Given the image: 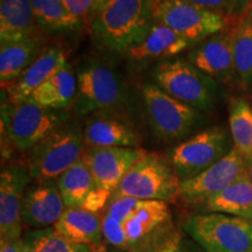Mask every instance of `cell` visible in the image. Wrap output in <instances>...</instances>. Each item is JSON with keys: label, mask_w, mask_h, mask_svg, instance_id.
Returning a JSON list of instances; mask_svg holds the SVG:
<instances>
[{"label": "cell", "mask_w": 252, "mask_h": 252, "mask_svg": "<svg viewBox=\"0 0 252 252\" xmlns=\"http://www.w3.org/2000/svg\"><path fill=\"white\" fill-rule=\"evenodd\" d=\"M149 0H111L90 25L100 48L125 54L139 43L152 26Z\"/></svg>", "instance_id": "1"}, {"label": "cell", "mask_w": 252, "mask_h": 252, "mask_svg": "<svg viewBox=\"0 0 252 252\" xmlns=\"http://www.w3.org/2000/svg\"><path fill=\"white\" fill-rule=\"evenodd\" d=\"M69 118L68 110L45 108L30 100L19 104L2 100L1 135L15 150L28 152L50 133L69 123Z\"/></svg>", "instance_id": "2"}, {"label": "cell", "mask_w": 252, "mask_h": 252, "mask_svg": "<svg viewBox=\"0 0 252 252\" xmlns=\"http://www.w3.org/2000/svg\"><path fill=\"white\" fill-rule=\"evenodd\" d=\"M152 78L173 98L201 112L212 110L220 97L219 83L186 59L160 61L153 69Z\"/></svg>", "instance_id": "3"}, {"label": "cell", "mask_w": 252, "mask_h": 252, "mask_svg": "<svg viewBox=\"0 0 252 252\" xmlns=\"http://www.w3.org/2000/svg\"><path fill=\"white\" fill-rule=\"evenodd\" d=\"M180 180L171 159L144 151L126 173L111 197L131 196L139 200L172 202L179 196Z\"/></svg>", "instance_id": "4"}, {"label": "cell", "mask_w": 252, "mask_h": 252, "mask_svg": "<svg viewBox=\"0 0 252 252\" xmlns=\"http://www.w3.org/2000/svg\"><path fill=\"white\" fill-rule=\"evenodd\" d=\"M84 151L83 128L67 123L28 151V173L36 182L52 181L80 161Z\"/></svg>", "instance_id": "5"}, {"label": "cell", "mask_w": 252, "mask_h": 252, "mask_svg": "<svg viewBox=\"0 0 252 252\" xmlns=\"http://www.w3.org/2000/svg\"><path fill=\"white\" fill-rule=\"evenodd\" d=\"M77 94L74 111L89 116L98 111H121L127 103V91L119 72L105 63L89 61L76 71Z\"/></svg>", "instance_id": "6"}, {"label": "cell", "mask_w": 252, "mask_h": 252, "mask_svg": "<svg viewBox=\"0 0 252 252\" xmlns=\"http://www.w3.org/2000/svg\"><path fill=\"white\" fill-rule=\"evenodd\" d=\"M182 228L206 252H252V220L202 213L189 215Z\"/></svg>", "instance_id": "7"}, {"label": "cell", "mask_w": 252, "mask_h": 252, "mask_svg": "<svg viewBox=\"0 0 252 252\" xmlns=\"http://www.w3.org/2000/svg\"><path fill=\"white\" fill-rule=\"evenodd\" d=\"M141 98L151 130L166 143L185 139L203 121L201 111L173 98L154 83L144 84Z\"/></svg>", "instance_id": "8"}, {"label": "cell", "mask_w": 252, "mask_h": 252, "mask_svg": "<svg viewBox=\"0 0 252 252\" xmlns=\"http://www.w3.org/2000/svg\"><path fill=\"white\" fill-rule=\"evenodd\" d=\"M152 21L165 25L191 46L229 27L225 15L197 6L188 0H156L151 2Z\"/></svg>", "instance_id": "9"}, {"label": "cell", "mask_w": 252, "mask_h": 252, "mask_svg": "<svg viewBox=\"0 0 252 252\" xmlns=\"http://www.w3.org/2000/svg\"><path fill=\"white\" fill-rule=\"evenodd\" d=\"M234 149L232 138L220 126L206 128L182 141L172 151L171 158L179 180L194 178L215 165Z\"/></svg>", "instance_id": "10"}, {"label": "cell", "mask_w": 252, "mask_h": 252, "mask_svg": "<svg viewBox=\"0 0 252 252\" xmlns=\"http://www.w3.org/2000/svg\"><path fill=\"white\" fill-rule=\"evenodd\" d=\"M247 159L239 151L232 149L230 153L215 165L188 180L180 181L179 196L193 206H202L209 198L245 175Z\"/></svg>", "instance_id": "11"}, {"label": "cell", "mask_w": 252, "mask_h": 252, "mask_svg": "<svg viewBox=\"0 0 252 252\" xmlns=\"http://www.w3.org/2000/svg\"><path fill=\"white\" fill-rule=\"evenodd\" d=\"M32 180L27 166L13 162L0 174V232L1 239H19L23 232V202Z\"/></svg>", "instance_id": "12"}, {"label": "cell", "mask_w": 252, "mask_h": 252, "mask_svg": "<svg viewBox=\"0 0 252 252\" xmlns=\"http://www.w3.org/2000/svg\"><path fill=\"white\" fill-rule=\"evenodd\" d=\"M187 61L216 82L237 84L232 52L231 23L226 30L191 47L187 53Z\"/></svg>", "instance_id": "13"}, {"label": "cell", "mask_w": 252, "mask_h": 252, "mask_svg": "<svg viewBox=\"0 0 252 252\" xmlns=\"http://www.w3.org/2000/svg\"><path fill=\"white\" fill-rule=\"evenodd\" d=\"M86 147L139 149L141 138L134 125L121 111H98L84 122Z\"/></svg>", "instance_id": "14"}, {"label": "cell", "mask_w": 252, "mask_h": 252, "mask_svg": "<svg viewBox=\"0 0 252 252\" xmlns=\"http://www.w3.org/2000/svg\"><path fill=\"white\" fill-rule=\"evenodd\" d=\"M144 150L132 147H86L83 160L96 187L113 194Z\"/></svg>", "instance_id": "15"}, {"label": "cell", "mask_w": 252, "mask_h": 252, "mask_svg": "<svg viewBox=\"0 0 252 252\" xmlns=\"http://www.w3.org/2000/svg\"><path fill=\"white\" fill-rule=\"evenodd\" d=\"M58 186L52 181L37 182L27 188L24 196L21 219L32 229H45L54 224L65 210Z\"/></svg>", "instance_id": "16"}, {"label": "cell", "mask_w": 252, "mask_h": 252, "mask_svg": "<svg viewBox=\"0 0 252 252\" xmlns=\"http://www.w3.org/2000/svg\"><path fill=\"white\" fill-rule=\"evenodd\" d=\"M67 56L60 46L46 47L42 54L13 83L2 89L6 102L24 103L41 84L56 74L67 63Z\"/></svg>", "instance_id": "17"}, {"label": "cell", "mask_w": 252, "mask_h": 252, "mask_svg": "<svg viewBox=\"0 0 252 252\" xmlns=\"http://www.w3.org/2000/svg\"><path fill=\"white\" fill-rule=\"evenodd\" d=\"M191 43L165 25L152 23L149 33L125 55L138 63L169 60L191 48Z\"/></svg>", "instance_id": "18"}, {"label": "cell", "mask_w": 252, "mask_h": 252, "mask_svg": "<svg viewBox=\"0 0 252 252\" xmlns=\"http://www.w3.org/2000/svg\"><path fill=\"white\" fill-rule=\"evenodd\" d=\"M103 216L82 208H65L54 229L72 243L103 250Z\"/></svg>", "instance_id": "19"}, {"label": "cell", "mask_w": 252, "mask_h": 252, "mask_svg": "<svg viewBox=\"0 0 252 252\" xmlns=\"http://www.w3.org/2000/svg\"><path fill=\"white\" fill-rule=\"evenodd\" d=\"M31 0H0V43L17 42L39 35Z\"/></svg>", "instance_id": "20"}, {"label": "cell", "mask_w": 252, "mask_h": 252, "mask_svg": "<svg viewBox=\"0 0 252 252\" xmlns=\"http://www.w3.org/2000/svg\"><path fill=\"white\" fill-rule=\"evenodd\" d=\"M46 49L45 40L40 35L0 45V81L1 89L8 87Z\"/></svg>", "instance_id": "21"}, {"label": "cell", "mask_w": 252, "mask_h": 252, "mask_svg": "<svg viewBox=\"0 0 252 252\" xmlns=\"http://www.w3.org/2000/svg\"><path fill=\"white\" fill-rule=\"evenodd\" d=\"M77 94V78L69 62L31 94L27 100L40 106L67 110L74 105Z\"/></svg>", "instance_id": "22"}, {"label": "cell", "mask_w": 252, "mask_h": 252, "mask_svg": "<svg viewBox=\"0 0 252 252\" xmlns=\"http://www.w3.org/2000/svg\"><path fill=\"white\" fill-rule=\"evenodd\" d=\"M203 213H220L252 220V181L247 175L204 202Z\"/></svg>", "instance_id": "23"}, {"label": "cell", "mask_w": 252, "mask_h": 252, "mask_svg": "<svg viewBox=\"0 0 252 252\" xmlns=\"http://www.w3.org/2000/svg\"><path fill=\"white\" fill-rule=\"evenodd\" d=\"M171 212L167 202L157 200L143 201L124 224L130 247L140 243L145 238L159 230L169 220Z\"/></svg>", "instance_id": "24"}, {"label": "cell", "mask_w": 252, "mask_h": 252, "mask_svg": "<svg viewBox=\"0 0 252 252\" xmlns=\"http://www.w3.org/2000/svg\"><path fill=\"white\" fill-rule=\"evenodd\" d=\"M232 52L237 86L245 91L252 89V17L231 20Z\"/></svg>", "instance_id": "25"}, {"label": "cell", "mask_w": 252, "mask_h": 252, "mask_svg": "<svg viewBox=\"0 0 252 252\" xmlns=\"http://www.w3.org/2000/svg\"><path fill=\"white\" fill-rule=\"evenodd\" d=\"M40 30L52 34L71 33L83 30L68 11L63 0H31Z\"/></svg>", "instance_id": "26"}, {"label": "cell", "mask_w": 252, "mask_h": 252, "mask_svg": "<svg viewBox=\"0 0 252 252\" xmlns=\"http://www.w3.org/2000/svg\"><path fill=\"white\" fill-rule=\"evenodd\" d=\"M55 184L67 208H81L90 191L96 187L93 174L83 158L62 173Z\"/></svg>", "instance_id": "27"}, {"label": "cell", "mask_w": 252, "mask_h": 252, "mask_svg": "<svg viewBox=\"0 0 252 252\" xmlns=\"http://www.w3.org/2000/svg\"><path fill=\"white\" fill-rule=\"evenodd\" d=\"M26 252H102L88 245L72 243L54 229H35L27 232L23 237Z\"/></svg>", "instance_id": "28"}, {"label": "cell", "mask_w": 252, "mask_h": 252, "mask_svg": "<svg viewBox=\"0 0 252 252\" xmlns=\"http://www.w3.org/2000/svg\"><path fill=\"white\" fill-rule=\"evenodd\" d=\"M230 134L234 147L245 157L252 156V106L247 100L234 98L229 110Z\"/></svg>", "instance_id": "29"}, {"label": "cell", "mask_w": 252, "mask_h": 252, "mask_svg": "<svg viewBox=\"0 0 252 252\" xmlns=\"http://www.w3.org/2000/svg\"><path fill=\"white\" fill-rule=\"evenodd\" d=\"M143 201L144 200L131 196L111 197L108 206H106L105 214L119 220V222L124 223L133 215V213L140 207Z\"/></svg>", "instance_id": "30"}, {"label": "cell", "mask_w": 252, "mask_h": 252, "mask_svg": "<svg viewBox=\"0 0 252 252\" xmlns=\"http://www.w3.org/2000/svg\"><path fill=\"white\" fill-rule=\"evenodd\" d=\"M103 238L106 243L117 249H127L130 248L127 235H126L124 224L113 217L104 214L102 220Z\"/></svg>", "instance_id": "31"}, {"label": "cell", "mask_w": 252, "mask_h": 252, "mask_svg": "<svg viewBox=\"0 0 252 252\" xmlns=\"http://www.w3.org/2000/svg\"><path fill=\"white\" fill-rule=\"evenodd\" d=\"M68 11L74 15L81 26H90L94 20V0H63Z\"/></svg>", "instance_id": "32"}, {"label": "cell", "mask_w": 252, "mask_h": 252, "mask_svg": "<svg viewBox=\"0 0 252 252\" xmlns=\"http://www.w3.org/2000/svg\"><path fill=\"white\" fill-rule=\"evenodd\" d=\"M151 252H191V247L180 232L174 231L158 242Z\"/></svg>", "instance_id": "33"}, {"label": "cell", "mask_w": 252, "mask_h": 252, "mask_svg": "<svg viewBox=\"0 0 252 252\" xmlns=\"http://www.w3.org/2000/svg\"><path fill=\"white\" fill-rule=\"evenodd\" d=\"M112 194L109 191L100 189L98 187H94L93 190L90 191L86 200H84L83 204L81 208L84 210H88L90 213L98 214V212L103 209L106 204L109 203L110 198H111Z\"/></svg>", "instance_id": "34"}, {"label": "cell", "mask_w": 252, "mask_h": 252, "mask_svg": "<svg viewBox=\"0 0 252 252\" xmlns=\"http://www.w3.org/2000/svg\"><path fill=\"white\" fill-rule=\"evenodd\" d=\"M193 4L201 7L217 12V13L225 15L229 18L232 8V0H188Z\"/></svg>", "instance_id": "35"}, {"label": "cell", "mask_w": 252, "mask_h": 252, "mask_svg": "<svg viewBox=\"0 0 252 252\" xmlns=\"http://www.w3.org/2000/svg\"><path fill=\"white\" fill-rule=\"evenodd\" d=\"M252 11V0H232L231 13L229 15L230 20L238 21L248 17Z\"/></svg>", "instance_id": "36"}, {"label": "cell", "mask_w": 252, "mask_h": 252, "mask_svg": "<svg viewBox=\"0 0 252 252\" xmlns=\"http://www.w3.org/2000/svg\"><path fill=\"white\" fill-rule=\"evenodd\" d=\"M0 252H26V245L23 237L19 239H1Z\"/></svg>", "instance_id": "37"}, {"label": "cell", "mask_w": 252, "mask_h": 252, "mask_svg": "<svg viewBox=\"0 0 252 252\" xmlns=\"http://www.w3.org/2000/svg\"><path fill=\"white\" fill-rule=\"evenodd\" d=\"M111 0H94V19L97 14H99Z\"/></svg>", "instance_id": "38"}, {"label": "cell", "mask_w": 252, "mask_h": 252, "mask_svg": "<svg viewBox=\"0 0 252 252\" xmlns=\"http://www.w3.org/2000/svg\"><path fill=\"white\" fill-rule=\"evenodd\" d=\"M245 175L252 181V156L247 159V166H245Z\"/></svg>", "instance_id": "39"}, {"label": "cell", "mask_w": 252, "mask_h": 252, "mask_svg": "<svg viewBox=\"0 0 252 252\" xmlns=\"http://www.w3.org/2000/svg\"><path fill=\"white\" fill-rule=\"evenodd\" d=\"M149 1H150V2H153V1H156V0H149Z\"/></svg>", "instance_id": "40"}, {"label": "cell", "mask_w": 252, "mask_h": 252, "mask_svg": "<svg viewBox=\"0 0 252 252\" xmlns=\"http://www.w3.org/2000/svg\"><path fill=\"white\" fill-rule=\"evenodd\" d=\"M249 15H251V17H252V11L250 12V14H249Z\"/></svg>", "instance_id": "41"}]
</instances>
